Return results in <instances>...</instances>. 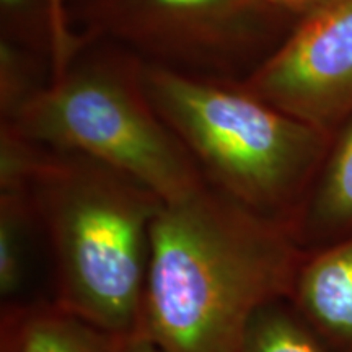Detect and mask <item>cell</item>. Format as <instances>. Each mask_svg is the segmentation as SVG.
Returning a JSON list of instances; mask_svg holds the SVG:
<instances>
[{
    "mask_svg": "<svg viewBox=\"0 0 352 352\" xmlns=\"http://www.w3.org/2000/svg\"><path fill=\"white\" fill-rule=\"evenodd\" d=\"M47 28H50V41L52 60L63 65L72 57L74 39L69 34L67 15H65V0H46Z\"/></svg>",
    "mask_w": 352,
    "mask_h": 352,
    "instance_id": "cell-12",
    "label": "cell"
},
{
    "mask_svg": "<svg viewBox=\"0 0 352 352\" xmlns=\"http://www.w3.org/2000/svg\"><path fill=\"white\" fill-rule=\"evenodd\" d=\"M139 77L206 182L292 230L334 134L289 116L241 85H219L162 65L140 67Z\"/></svg>",
    "mask_w": 352,
    "mask_h": 352,
    "instance_id": "cell-3",
    "label": "cell"
},
{
    "mask_svg": "<svg viewBox=\"0 0 352 352\" xmlns=\"http://www.w3.org/2000/svg\"><path fill=\"white\" fill-rule=\"evenodd\" d=\"M323 0H264L271 8H285V10H314Z\"/></svg>",
    "mask_w": 352,
    "mask_h": 352,
    "instance_id": "cell-13",
    "label": "cell"
},
{
    "mask_svg": "<svg viewBox=\"0 0 352 352\" xmlns=\"http://www.w3.org/2000/svg\"><path fill=\"white\" fill-rule=\"evenodd\" d=\"M25 189L54 267V300L126 342L140 334L152 223L164 201L94 158L36 144Z\"/></svg>",
    "mask_w": 352,
    "mask_h": 352,
    "instance_id": "cell-2",
    "label": "cell"
},
{
    "mask_svg": "<svg viewBox=\"0 0 352 352\" xmlns=\"http://www.w3.org/2000/svg\"><path fill=\"white\" fill-rule=\"evenodd\" d=\"M289 300L334 352H352V236L307 253Z\"/></svg>",
    "mask_w": 352,
    "mask_h": 352,
    "instance_id": "cell-7",
    "label": "cell"
},
{
    "mask_svg": "<svg viewBox=\"0 0 352 352\" xmlns=\"http://www.w3.org/2000/svg\"><path fill=\"white\" fill-rule=\"evenodd\" d=\"M6 120L25 139L98 160L164 202L188 199L208 186L195 158L152 107L138 70L134 76L104 65L67 70Z\"/></svg>",
    "mask_w": 352,
    "mask_h": 352,
    "instance_id": "cell-4",
    "label": "cell"
},
{
    "mask_svg": "<svg viewBox=\"0 0 352 352\" xmlns=\"http://www.w3.org/2000/svg\"><path fill=\"white\" fill-rule=\"evenodd\" d=\"M241 87L334 134L352 113V0H323Z\"/></svg>",
    "mask_w": 352,
    "mask_h": 352,
    "instance_id": "cell-5",
    "label": "cell"
},
{
    "mask_svg": "<svg viewBox=\"0 0 352 352\" xmlns=\"http://www.w3.org/2000/svg\"><path fill=\"white\" fill-rule=\"evenodd\" d=\"M307 252L287 226L210 186L152 223L140 333L160 352H240L250 321L289 298Z\"/></svg>",
    "mask_w": 352,
    "mask_h": 352,
    "instance_id": "cell-1",
    "label": "cell"
},
{
    "mask_svg": "<svg viewBox=\"0 0 352 352\" xmlns=\"http://www.w3.org/2000/svg\"><path fill=\"white\" fill-rule=\"evenodd\" d=\"M38 227L25 188L0 195V298L2 307L23 303L32 266L33 230Z\"/></svg>",
    "mask_w": 352,
    "mask_h": 352,
    "instance_id": "cell-10",
    "label": "cell"
},
{
    "mask_svg": "<svg viewBox=\"0 0 352 352\" xmlns=\"http://www.w3.org/2000/svg\"><path fill=\"white\" fill-rule=\"evenodd\" d=\"M240 352H334V349L308 327L289 298H280L256 311L246 328Z\"/></svg>",
    "mask_w": 352,
    "mask_h": 352,
    "instance_id": "cell-11",
    "label": "cell"
},
{
    "mask_svg": "<svg viewBox=\"0 0 352 352\" xmlns=\"http://www.w3.org/2000/svg\"><path fill=\"white\" fill-rule=\"evenodd\" d=\"M131 28L175 47L228 51L254 38L264 0H121Z\"/></svg>",
    "mask_w": 352,
    "mask_h": 352,
    "instance_id": "cell-6",
    "label": "cell"
},
{
    "mask_svg": "<svg viewBox=\"0 0 352 352\" xmlns=\"http://www.w3.org/2000/svg\"><path fill=\"white\" fill-rule=\"evenodd\" d=\"M28 0H0L3 12H19L26 6Z\"/></svg>",
    "mask_w": 352,
    "mask_h": 352,
    "instance_id": "cell-15",
    "label": "cell"
},
{
    "mask_svg": "<svg viewBox=\"0 0 352 352\" xmlns=\"http://www.w3.org/2000/svg\"><path fill=\"white\" fill-rule=\"evenodd\" d=\"M122 344L54 300L2 307L0 352H121Z\"/></svg>",
    "mask_w": 352,
    "mask_h": 352,
    "instance_id": "cell-8",
    "label": "cell"
},
{
    "mask_svg": "<svg viewBox=\"0 0 352 352\" xmlns=\"http://www.w3.org/2000/svg\"><path fill=\"white\" fill-rule=\"evenodd\" d=\"M121 352H160V349L145 334L140 333L126 341L121 347Z\"/></svg>",
    "mask_w": 352,
    "mask_h": 352,
    "instance_id": "cell-14",
    "label": "cell"
},
{
    "mask_svg": "<svg viewBox=\"0 0 352 352\" xmlns=\"http://www.w3.org/2000/svg\"><path fill=\"white\" fill-rule=\"evenodd\" d=\"M292 233L307 253L352 236V120L334 135Z\"/></svg>",
    "mask_w": 352,
    "mask_h": 352,
    "instance_id": "cell-9",
    "label": "cell"
},
{
    "mask_svg": "<svg viewBox=\"0 0 352 352\" xmlns=\"http://www.w3.org/2000/svg\"><path fill=\"white\" fill-rule=\"evenodd\" d=\"M267 7H270V6H267Z\"/></svg>",
    "mask_w": 352,
    "mask_h": 352,
    "instance_id": "cell-16",
    "label": "cell"
}]
</instances>
